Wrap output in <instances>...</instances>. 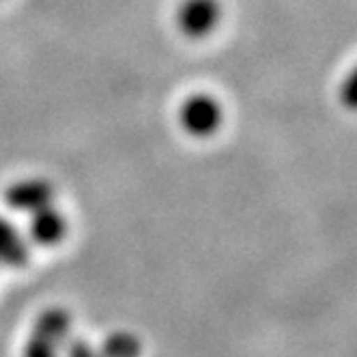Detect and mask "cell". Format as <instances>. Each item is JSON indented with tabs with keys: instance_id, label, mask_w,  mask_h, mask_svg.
Instances as JSON below:
<instances>
[{
	"instance_id": "obj_7",
	"label": "cell",
	"mask_w": 357,
	"mask_h": 357,
	"mask_svg": "<svg viewBox=\"0 0 357 357\" xmlns=\"http://www.w3.org/2000/svg\"><path fill=\"white\" fill-rule=\"evenodd\" d=\"M99 353L104 357H140L142 342L134 334H130V331H112L101 342Z\"/></svg>"
},
{
	"instance_id": "obj_9",
	"label": "cell",
	"mask_w": 357,
	"mask_h": 357,
	"mask_svg": "<svg viewBox=\"0 0 357 357\" xmlns=\"http://www.w3.org/2000/svg\"><path fill=\"white\" fill-rule=\"evenodd\" d=\"M340 104L351 110V112H357V67L347 75L344 82L340 84Z\"/></svg>"
},
{
	"instance_id": "obj_10",
	"label": "cell",
	"mask_w": 357,
	"mask_h": 357,
	"mask_svg": "<svg viewBox=\"0 0 357 357\" xmlns=\"http://www.w3.org/2000/svg\"><path fill=\"white\" fill-rule=\"evenodd\" d=\"M65 357H104V355L99 353V349L91 347L86 340L73 338V340H69V342H67Z\"/></svg>"
},
{
	"instance_id": "obj_2",
	"label": "cell",
	"mask_w": 357,
	"mask_h": 357,
	"mask_svg": "<svg viewBox=\"0 0 357 357\" xmlns=\"http://www.w3.org/2000/svg\"><path fill=\"white\" fill-rule=\"evenodd\" d=\"M176 29L183 37L200 41L215 33L222 22L220 0H181L176 7Z\"/></svg>"
},
{
	"instance_id": "obj_8",
	"label": "cell",
	"mask_w": 357,
	"mask_h": 357,
	"mask_svg": "<svg viewBox=\"0 0 357 357\" xmlns=\"http://www.w3.org/2000/svg\"><path fill=\"white\" fill-rule=\"evenodd\" d=\"M22 357H59V353H56V347L52 342H47V340L31 334L26 344H24V349H22Z\"/></svg>"
},
{
	"instance_id": "obj_3",
	"label": "cell",
	"mask_w": 357,
	"mask_h": 357,
	"mask_svg": "<svg viewBox=\"0 0 357 357\" xmlns=\"http://www.w3.org/2000/svg\"><path fill=\"white\" fill-rule=\"evenodd\" d=\"M54 198H56V188L45 176L17 178V181L7 185V190L3 192L5 205L11 211L26 213V215H31L43 207L54 205Z\"/></svg>"
},
{
	"instance_id": "obj_5",
	"label": "cell",
	"mask_w": 357,
	"mask_h": 357,
	"mask_svg": "<svg viewBox=\"0 0 357 357\" xmlns=\"http://www.w3.org/2000/svg\"><path fill=\"white\" fill-rule=\"evenodd\" d=\"M31 261V250L17 228L0 215V265L9 269H22Z\"/></svg>"
},
{
	"instance_id": "obj_1",
	"label": "cell",
	"mask_w": 357,
	"mask_h": 357,
	"mask_svg": "<svg viewBox=\"0 0 357 357\" xmlns=\"http://www.w3.org/2000/svg\"><path fill=\"white\" fill-rule=\"evenodd\" d=\"M222 123L224 108L220 99L209 93H192L178 106V125L188 136L196 140H207L215 136Z\"/></svg>"
},
{
	"instance_id": "obj_4",
	"label": "cell",
	"mask_w": 357,
	"mask_h": 357,
	"mask_svg": "<svg viewBox=\"0 0 357 357\" xmlns=\"http://www.w3.org/2000/svg\"><path fill=\"white\" fill-rule=\"evenodd\" d=\"M29 237L39 248H54L65 241L69 233L67 218L54 205L43 207L29 215Z\"/></svg>"
},
{
	"instance_id": "obj_6",
	"label": "cell",
	"mask_w": 357,
	"mask_h": 357,
	"mask_svg": "<svg viewBox=\"0 0 357 357\" xmlns=\"http://www.w3.org/2000/svg\"><path fill=\"white\" fill-rule=\"evenodd\" d=\"M31 334H35V336H39V338H43L47 342H52L54 347H59L71 334V314L65 308H61V305L45 308L43 312L37 314Z\"/></svg>"
}]
</instances>
